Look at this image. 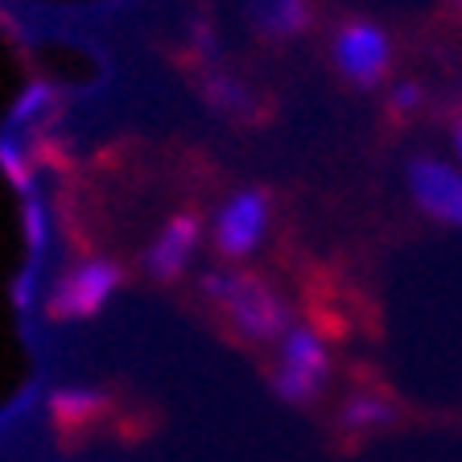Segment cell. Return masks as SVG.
Returning a JSON list of instances; mask_svg holds the SVG:
<instances>
[{
	"mask_svg": "<svg viewBox=\"0 0 462 462\" xmlns=\"http://www.w3.org/2000/svg\"><path fill=\"white\" fill-rule=\"evenodd\" d=\"M202 293L215 301V306L227 310L236 335L252 338V343H281V338L293 330V314L289 306L273 293L269 285L244 277L236 269H211L202 273Z\"/></svg>",
	"mask_w": 462,
	"mask_h": 462,
	"instance_id": "6da1fadb",
	"label": "cell"
},
{
	"mask_svg": "<svg viewBox=\"0 0 462 462\" xmlns=\"http://www.w3.org/2000/svg\"><path fill=\"white\" fill-rule=\"evenodd\" d=\"M330 384V351L318 338V330L293 327L281 338V359L269 375V388L281 404L293 409H310L322 396V388Z\"/></svg>",
	"mask_w": 462,
	"mask_h": 462,
	"instance_id": "7a4b0ae2",
	"label": "cell"
},
{
	"mask_svg": "<svg viewBox=\"0 0 462 462\" xmlns=\"http://www.w3.org/2000/svg\"><path fill=\"white\" fill-rule=\"evenodd\" d=\"M120 285H125V269L116 260L107 256L79 260L75 269H67L54 281L46 298V314L54 322H87V318L104 314Z\"/></svg>",
	"mask_w": 462,
	"mask_h": 462,
	"instance_id": "3957f363",
	"label": "cell"
},
{
	"mask_svg": "<svg viewBox=\"0 0 462 462\" xmlns=\"http://www.w3.org/2000/svg\"><path fill=\"white\" fill-rule=\"evenodd\" d=\"M264 231H269V190L248 186L231 194L215 215V248L227 260H244L264 244Z\"/></svg>",
	"mask_w": 462,
	"mask_h": 462,
	"instance_id": "277c9868",
	"label": "cell"
},
{
	"mask_svg": "<svg viewBox=\"0 0 462 462\" xmlns=\"http://www.w3.org/2000/svg\"><path fill=\"white\" fill-rule=\"evenodd\" d=\"M335 62L356 87H375L393 67V42L372 21H346L335 33Z\"/></svg>",
	"mask_w": 462,
	"mask_h": 462,
	"instance_id": "5b68a950",
	"label": "cell"
},
{
	"mask_svg": "<svg viewBox=\"0 0 462 462\" xmlns=\"http://www.w3.org/2000/svg\"><path fill=\"white\" fill-rule=\"evenodd\" d=\"M409 194L430 219L446 227H462V170L438 162V157H413L409 162Z\"/></svg>",
	"mask_w": 462,
	"mask_h": 462,
	"instance_id": "8992f818",
	"label": "cell"
},
{
	"mask_svg": "<svg viewBox=\"0 0 462 462\" xmlns=\"http://www.w3.org/2000/svg\"><path fill=\"white\" fill-rule=\"evenodd\" d=\"M199 240H202V223L194 219V215H173V219L157 231V240L149 244V252H144V273L153 281L182 277L186 264H190L194 252H199Z\"/></svg>",
	"mask_w": 462,
	"mask_h": 462,
	"instance_id": "52a82bcc",
	"label": "cell"
},
{
	"mask_svg": "<svg viewBox=\"0 0 462 462\" xmlns=\"http://www.w3.org/2000/svg\"><path fill=\"white\" fill-rule=\"evenodd\" d=\"M396 421H401V409L380 393H356V396H346L343 409H338V425H343L351 438L384 433V430H393Z\"/></svg>",
	"mask_w": 462,
	"mask_h": 462,
	"instance_id": "ba28073f",
	"label": "cell"
},
{
	"mask_svg": "<svg viewBox=\"0 0 462 462\" xmlns=\"http://www.w3.org/2000/svg\"><path fill=\"white\" fill-rule=\"evenodd\" d=\"M107 409V396L91 384H67V388H54L50 393V417L67 430H79V425L96 421L99 413Z\"/></svg>",
	"mask_w": 462,
	"mask_h": 462,
	"instance_id": "9c48e42d",
	"label": "cell"
},
{
	"mask_svg": "<svg viewBox=\"0 0 462 462\" xmlns=\"http://www.w3.org/2000/svg\"><path fill=\"white\" fill-rule=\"evenodd\" d=\"M248 5L256 25L269 29L273 38L301 33V25H306V0H248Z\"/></svg>",
	"mask_w": 462,
	"mask_h": 462,
	"instance_id": "30bf717a",
	"label": "cell"
},
{
	"mask_svg": "<svg viewBox=\"0 0 462 462\" xmlns=\"http://www.w3.org/2000/svg\"><path fill=\"white\" fill-rule=\"evenodd\" d=\"M21 219H25V244H29V252H33V260L42 264V252H46V244H50L46 202H42L38 194H25V202H21Z\"/></svg>",
	"mask_w": 462,
	"mask_h": 462,
	"instance_id": "8fae6325",
	"label": "cell"
},
{
	"mask_svg": "<svg viewBox=\"0 0 462 462\" xmlns=\"http://www.w3.org/2000/svg\"><path fill=\"white\" fill-rule=\"evenodd\" d=\"M0 170H5V178H9L21 194H33V173H29V162L13 136H0Z\"/></svg>",
	"mask_w": 462,
	"mask_h": 462,
	"instance_id": "7c38bea8",
	"label": "cell"
},
{
	"mask_svg": "<svg viewBox=\"0 0 462 462\" xmlns=\"http://www.w3.org/2000/svg\"><path fill=\"white\" fill-rule=\"evenodd\" d=\"M54 87L50 83H33V87H25V91H21V99H17V107H13V125H25V120H33V116H42L46 112L50 104H54Z\"/></svg>",
	"mask_w": 462,
	"mask_h": 462,
	"instance_id": "4fadbf2b",
	"label": "cell"
},
{
	"mask_svg": "<svg viewBox=\"0 0 462 462\" xmlns=\"http://www.w3.org/2000/svg\"><path fill=\"white\" fill-rule=\"evenodd\" d=\"M413 107H421V87L417 83L393 87V112H413Z\"/></svg>",
	"mask_w": 462,
	"mask_h": 462,
	"instance_id": "5bb4252c",
	"label": "cell"
},
{
	"mask_svg": "<svg viewBox=\"0 0 462 462\" xmlns=\"http://www.w3.org/2000/svg\"><path fill=\"white\" fill-rule=\"evenodd\" d=\"M207 91H211V96H219V99H215L219 107H223V104H227V107H248V104H244L248 96H244V91H240L236 83H211Z\"/></svg>",
	"mask_w": 462,
	"mask_h": 462,
	"instance_id": "9a60e30c",
	"label": "cell"
},
{
	"mask_svg": "<svg viewBox=\"0 0 462 462\" xmlns=\"http://www.w3.org/2000/svg\"><path fill=\"white\" fill-rule=\"evenodd\" d=\"M454 153H458V162H462V120H458V128H454Z\"/></svg>",
	"mask_w": 462,
	"mask_h": 462,
	"instance_id": "2e32d148",
	"label": "cell"
},
{
	"mask_svg": "<svg viewBox=\"0 0 462 462\" xmlns=\"http://www.w3.org/2000/svg\"><path fill=\"white\" fill-rule=\"evenodd\" d=\"M454 5H458V9H462V0H454Z\"/></svg>",
	"mask_w": 462,
	"mask_h": 462,
	"instance_id": "e0dca14e",
	"label": "cell"
}]
</instances>
